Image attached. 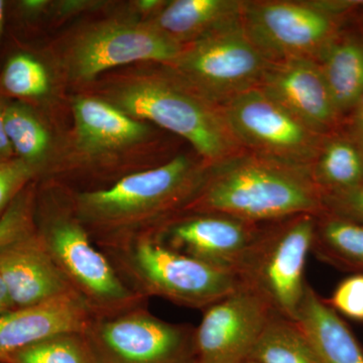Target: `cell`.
<instances>
[{
    "instance_id": "4",
    "label": "cell",
    "mask_w": 363,
    "mask_h": 363,
    "mask_svg": "<svg viewBox=\"0 0 363 363\" xmlns=\"http://www.w3.org/2000/svg\"><path fill=\"white\" fill-rule=\"evenodd\" d=\"M324 194L312 168L285 164L241 150L206 175L184 213H216L269 223L325 211Z\"/></svg>"
},
{
    "instance_id": "36",
    "label": "cell",
    "mask_w": 363,
    "mask_h": 363,
    "mask_svg": "<svg viewBox=\"0 0 363 363\" xmlns=\"http://www.w3.org/2000/svg\"><path fill=\"white\" fill-rule=\"evenodd\" d=\"M0 363H9V362H4V360H0Z\"/></svg>"
},
{
    "instance_id": "13",
    "label": "cell",
    "mask_w": 363,
    "mask_h": 363,
    "mask_svg": "<svg viewBox=\"0 0 363 363\" xmlns=\"http://www.w3.org/2000/svg\"><path fill=\"white\" fill-rule=\"evenodd\" d=\"M222 111L241 149L274 161L312 168L326 140L259 88L233 98Z\"/></svg>"
},
{
    "instance_id": "19",
    "label": "cell",
    "mask_w": 363,
    "mask_h": 363,
    "mask_svg": "<svg viewBox=\"0 0 363 363\" xmlns=\"http://www.w3.org/2000/svg\"><path fill=\"white\" fill-rule=\"evenodd\" d=\"M4 119L16 159L32 169L37 182L45 180L62 135L55 128L52 116L33 105L9 99Z\"/></svg>"
},
{
    "instance_id": "6",
    "label": "cell",
    "mask_w": 363,
    "mask_h": 363,
    "mask_svg": "<svg viewBox=\"0 0 363 363\" xmlns=\"http://www.w3.org/2000/svg\"><path fill=\"white\" fill-rule=\"evenodd\" d=\"M42 50L63 88L75 92L116 69L168 64L182 45L147 21L126 14L76 26Z\"/></svg>"
},
{
    "instance_id": "16",
    "label": "cell",
    "mask_w": 363,
    "mask_h": 363,
    "mask_svg": "<svg viewBox=\"0 0 363 363\" xmlns=\"http://www.w3.org/2000/svg\"><path fill=\"white\" fill-rule=\"evenodd\" d=\"M257 88L321 135L330 130L339 116L315 60L272 62Z\"/></svg>"
},
{
    "instance_id": "15",
    "label": "cell",
    "mask_w": 363,
    "mask_h": 363,
    "mask_svg": "<svg viewBox=\"0 0 363 363\" xmlns=\"http://www.w3.org/2000/svg\"><path fill=\"white\" fill-rule=\"evenodd\" d=\"M262 224L222 214L184 213L152 233L177 252L235 274Z\"/></svg>"
},
{
    "instance_id": "25",
    "label": "cell",
    "mask_w": 363,
    "mask_h": 363,
    "mask_svg": "<svg viewBox=\"0 0 363 363\" xmlns=\"http://www.w3.org/2000/svg\"><path fill=\"white\" fill-rule=\"evenodd\" d=\"M312 176L324 195L363 186V150L350 138H326Z\"/></svg>"
},
{
    "instance_id": "31",
    "label": "cell",
    "mask_w": 363,
    "mask_h": 363,
    "mask_svg": "<svg viewBox=\"0 0 363 363\" xmlns=\"http://www.w3.org/2000/svg\"><path fill=\"white\" fill-rule=\"evenodd\" d=\"M168 4V0H133L128 2V13L136 20L145 21L154 18Z\"/></svg>"
},
{
    "instance_id": "27",
    "label": "cell",
    "mask_w": 363,
    "mask_h": 363,
    "mask_svg": "<svg viewBox=\"0 0 363 363\" xmlns=\"http://www.w3.org/2000/svg\"><path fill=\"white\" fill-rule=\"evenodd\" d=\"M33 181H37L32 169L18 159L0 162V218L13 200Z\"/></svg>"
},
{
    "instance_id": "3",
    "label": "cell",
    "mask_w": 363,
    "mask_h": 363,
    "mask_svg": "<svg viewBox=\"0 0 363 363\" xmlns=\"http://www.w3.org/2000/svg\"><path fill=\"white\" fill-rule=\"evenodd\" d=\"M208 166L199 157L177 155L155 168L124 177L109 187L71 190L78 218L100 250L123 245L183 214Z\"/></svg>"
},
{
    "instance_id": "20",
    "label": "cell",
    "mask_w": 363,
    "mask_h": 363,
    "mask_svg": "<svg viewBox=\"0 0 363 363\" xmlns=\"http://www.w3.org/2000/svg\"><path fill=\"white\" fill-rule=\"evenodd\" d=\"M243 6L238 0H168L145 21L183 47L241 20Z\"/></svg>"
},
{
    "instance_id": "32",
    "label": "cell",
    "mask_w": 363,
    "mask_h": 363,
    "mask_svg": "<svg viewBox=\"0 0 363 363\" xmlns=\"http://www.w3.org/2000/svg\"><path fill=\"white\" fill-rule=\"evenodd\" d=\"M7 98L0 94V162L11 161L16 159L11 140L7 135L4 112L7 104Z\"/></svg>"
},
{
    "instance_id": "7",
    "label": "cell",
    "mask_w": 363,
    "mask_h": 363,
    "mask_svg": "<svg viewBox=\"0 0 363 363\" xmlns=\"http://www.w3.org/2000/svg\"><path fill=\"white\" fill-rule=\"evenodd\" d=\"M124 283L149 298L205 310L240 286L238 277L182 255L162 245L154 233L143 234L104 250Z\"/></svg>"
},
{
    "instance_id": "8",
    "label": "cell",
    "mask_w": 363,
    "mask_h": 363,
    "mask_svg": "<svg viewBox=\"0 0 363 363\" xmlns=\"http://www.w3.org/2000/svg\"><path fill=\"white\" fill-rule=\"evenodd\" d=\"M315 217L301 214L262 224L235 272L240 285L266 301L277 314L293 320H297L308 285L305 267Z\"/></svg>"
},
{
    "instance_id": "33",
    "label": "cell",
    "mask_w": 363,
    "mask_h": 363,
    "mask_svg": "<svg viewBox=\"0 0 363 363\" xmlns=\"http://www.w3.org/2000/svg\"><path fill=\"white\" fill-rule=\"evenodd\" d=\"M353 140L363 150V94L352 108Z\"/></svg>"
},
{
    "instance_id": "5",
    "label": "cell",
    "mask_w": 363,
    "mask_h": 363,
    "mask_svg": "<svg viewBox=\"0 0 363 363\" xmlns=\"http://www.w3.org/2000/svg\"><path fill=\"white\" fill-rule=\"evenodd\" d=\"M35 223L38 233L73 292L94 317L113 316L145 306L93 242L78 218L71 189L58 182H38Z\"/></svg>"
},
{
    "instance_id": "9",
    "label": "cell",
    "mask_w": 363,
    "mask_h": 363,
    "mask_svg": "<svg viewBox=\"0 0 363 363\" xmlns=\"http://www.w3.org/2000/svg\"><path fill=\"white\" fill-rule=\"evenodd\" d=\"M272 61L248 37L242 18L182 47L164 64L217 106L259 87Z\"/></svg>"
},
{
    "instance_id": "22",
    "label": "cell",
    "mask_w": 363,
    "mask_h": 363,
    "mask_svg": "<svg viewBox=\"0 0 363 363\" xmlns=\"http://www.w3.org/2000/svg\"><path fill=\"white\" fill-rule=\"evenodd\" d=\"M317 62L338 113L352 109L363 94V43L337 37Z\"/></svg>"
},
{
    "instance_id": "10",
    "label": "cell",
    "mask_w": 363,
    "mask_h": 363,
    "mask_svg": "<svg viewBox=\"0 0 363 363\" xmlns=\"http://www.w3.org/2000/svg\"><path fill=\"white\" fill-rule=\"evenodd\" d=\"M37 186L28 184L0 218V274L13 309L75 294L38 233Z\"/></svg>"
},
{
    "instance_id": "1",
    "label": "cell",
    "mask_w": 363,
    "mask_h": 363,
    "mask_svg": "<svg viewBox=\"0 0 363 363\" xmlns=\"http://www.w3.org/2000/svg\"><path fill=\"white\" fill-rule=\"evenodd\" d=\"M73 125L62 133L45 180L73 191L109 187L124 177L164 164L161 128L138 121L84 92L68 98Z\"/></svg>"
},
{
    "instance_id": "11",
    "label": "cell",
    "mask_w": 363,
    "mask_h": 363,
    "mask_svg": "<svg viewBox=\"0 0 363 363\" xmlns=\"http://www.w3.org/2000/svg\"><path fill=\"white\" fill-rule=\"evenodd\" d=\"M346 4L309 0L245 1L248 37L269 61H318L337 38L338 16Z\"/></svg>"
},
{
    "instance_id": "35",
    "label": "cell",
    "mask_w": 363,
    "mask_h": 363,
    "mask_svg": "<svg viewBox=\"0 0 363 363\" xmlns=\"http://www.w3.org/2000/svg\"><path fill=\"white\" fill-rule=\"evenodd\" d=\"M6 13L7 1L6 0H0V52H1L2 45L6 40Z\"/></svg>"
},
{
    "instance_id": "21",
    "label": "cell",
    "mask_w": 363,
    "mask_h": 363,
    "mask_svg": "<svg viewBox=\"0 0 363 363\" xmlns=\"http://www.w3.org/2000/svg\"><path fill=\"white\" fill-rule=\"evenodd\" d=\"M297 321L311 339L321 363H363V351L352 332L309 284Z\"/></svg>"
},
{
    "instance_id": "18",
    "label": "cell",
    "mask_w": 363,
    "mask_h": 363,
    "mask_svg": "<svg viewBox=\"0 0 363 363\" xmlns=\"http://www.w3.org/2000/svg\"><path fill=\"white\" fill-rule=\"evenodd\" d=\"M0 52V94L52 116L60 83L42 47L6 38Z\"/></svg>"
},
{
    "instance_id": "14",
    "label": "cell",
    "mask_w": 363,
    "mask_h": 363,
    "mask_svg": "<svg viewBox=\"0 0 363 363\" xmlns=\"http://www.w3.org/2000/svg\"><path fill=\"white\" fill-rule=\"evenodd\" d=\"M274 311L245 286L203 310L193 335L194 363H247Z\"/></svg>"
},
{
    "instance_id": "24",
    "label": "cell",
    "mask_w": 363,
    "mask_h": 363,
    "mask_svg": "<svg viewBox=\"0 0 363 363\" xmlns=\"http://www.w3.org/2000/svg\"><path fill=\"white\" fill-rule=\"evenodd\" d=\"M247 363H321L307 332L297 320L274 313Z\"/></svg>"
},
{
    "instance_id": "17",
    "label": "cell",
    "mask_w": 363,
    "mask_h": 363,
    "mask_svg": "<svg viewBox=\"0 0 363 363\" xmlns=\"http://www.w3.org/2000/svg\"><path fill=\"white\" fill-rule=\"evenodd\" d=\"M75 294L0 315V360L60 334L84 333L94 319Z\"/></svg>"
},
{
    "instance_id": "2",
    "label": "cell",
    "mask_w": 363,
    "mask_h": 363,
    "mask_svg": "<svg viewBox=\"0 0 363 363\" xmlns=\"http://www.w3.org/2000/svg\"><path fill=\"white\" fill-rule=\"evenodd\" d=\"M75 92H84L113 105L190 143L207 166L240 152L222 107L201 96L168 66L138 63L107 72Z\"/></svg>"
},
{
    "instance_id": "26",
    "label": "cell",
    "mask_w": 363,
    "mask_h": 363,
    "mask_svg": "<svg viewBox=\"0 0 363 363\" xmlns=\"http://www.w3.org/2000/svg\"><path fill=\"white\" fill-rule=\"evenodd\" d=\"M9 363H94L83 333L60 334L13 353Z\"/></svg>"
},
{
    "instance_id": "34",
    "label": "cell",
    "mask_w": 363,
    "mask_h": 363,
    "mask_svg": "<svg viewBox=\"0 0 363 363\" xmlns=\"http://www.w3.org/2000/svg\"><path fill=\"white\" fill-rule=\"evenodd\" d=\"M11 310H13V302H11L6 283L0 274V315L11 311Z\"/></svg>"
},
{
    "instance_id": "29",
    "label": "cell",
    "mask_w": 363,
    "mask_h": 363,
    "mask_svg": "<svg viewBox=\"0 0 363 363\" xmlns=\"http://www.w3.org/2000/svg\"><path fill=\"white\" fill-rule=\"evenodd\" d=\"M326 211L363 224V186L324 195Z\"/></svg>"
},
{
    "instance_id": "23",
    "label": "cell",
    "mask_w": 363,
    "mask_h": 363,
    "mask_svg": "<svg viewBox=\"0 0 363 363\" xmlns=\"http://www.w3.org/2000/svg\"><path fill=\"white\" fill-rule=\"evenodd\" d=\"M311 252L335 266L363 272V224L325 210L315 217Z\"/></svg>"
},
{
    "instance_id": "12",
    "label": "cell",
    "mask_w": 363,
    "mask_h": 363,
    "mask_svg": "<svg viewBox=\"0 0 363 363\" xmlns=\"http://www.w3.org/2000/svg\"><path fill=\"white\" fill-rule=\"evenodd\" d=\"M194 328L164 321L145 305L95 317L83 336L94 363H194Z\"/></svg>"
},
{
    "instance_id": "30",
    "label": "cell",
    "mask_w": 363,
    "mask_h": 363,
    "mask_svg": "<svg viewBox=\"0 0 363 363\" xmlns=\"http://www.w3.org/2000/svg\"><path fill=\"white\" fill-rule=\"evenodd\" d=\"M108 1H98V0H58L52 1L50 11L49 23L54 21H65L86 11H98L108 6Z\"/></svg>"
},
{
    "instance_id": "28",
    "label": "cell",
    "mask_w": 363,
    "mask_h": 363,
    "mask_svg": "<svg viewBox=\"0 0 363 363\" xmlns=\"http://www.w3.org/2000/svg\"><path fill=\"white\" fill-rule=\"evenodd\" d=\"M336 313L357 321H363V274H355L339 284L326 301Z\"/></svg>"
}]
</instances>
